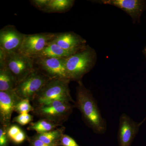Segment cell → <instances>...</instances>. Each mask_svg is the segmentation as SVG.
Returning <instances> with one entry per match:
<instances>
[{
  "instance_id": "obj_1",
  "label": "cell",
  "mask_w": 146,
  "mask_h": 146,
  "mask_svg": "<svg viewBox=\"0 0 146 146\" xmlns=\"http://www.w3.org/2000/svg\"><path fill=\"white\" fill-rule=\"evenodd\" d=\"M75 105L81 112L86 125L95 133L103 134L107 130V124L102 117L96 100L91 91L85 87L82 81L78 82Z\"/></svg>"
},
{
  "instance_id": "obj_2",
  "label": "cell",
  "mask_w": 146,
  "mask_h": 146,
  "mask_svg": "<svg viewBox=\"0 0 146 146\" xmlns=\"http://www.w3.org/2000/svg\"><path fill=\"white\" fill-rule=\"evenodd\" d=\"M97 61L96 52L87 44L83 49L65 58L68 78L70 81H82L84 76L95 67Z\"/></svg>"
},
{
  "instance_id": "obj_3",
  "label": "cell",
  "mask_w": 146,
  "mask_h": 146,
  "mask_svg": "<svg viewBox=\"0 0 146 146\" xmlns=\"http://www.w3.org/2000/svg\"><path fill=\"white\" fill-rule=\"evenodd\" d=\"M70 82L66 80L50 79L32 102L33 107L55 101L70 102L74 104L69 89Z\"/></svg>"
},
{
  "instance_id": "obj_4",
  "label": "cell",
  "mask_w": 146,
  "mask_h": 146,
  "mask_svg": "<svg viewBox=\"0 0 146 146\" xmlns=\"http://www.w3.org/2000/svg\"><path fill=\"white\" fill-rule=\"evenodd\" d=\"M5 65L16 78L18 83L23 80L35 69L32 58L18 52H1L0 65Z\"/></svg>"
},
{
  "instance_id": "obj_5",
  "label": "cell",
  "mask_w": 146,
  "mask_h": 146,
  "mask_svg": "<svg viewBox=\"0 0 146 146\" xmlns=\"http://www.w3.org/2000/svg\"><path fill=\"white\" fill-rule=\"evenodd\" d=\"M70 102L55 101L34 107L32 113L41 119L48 120L62 125L75 108Z\"/></svg>"
},
{
  "instance_id": "obj_6",
  "label": "cell",
  "mask_w": 146,
  "mask_h": 146,
  "mask_svg": "<svg viewBox=\"0 0 146 146\" xmlns=\"http://www.w3.org/2000/svg\"><path fill=\"white\" fill-rule=\"evenodd\" d=\"M50 79L35 67L34 70L29 74L18 83L15 93L21 99L32 102L37 93Z\"/></svg>"
},
{
  "instance_id": "obj_7",
  "label": "cell",
  "mask_w": 146,
  "mask_h": 146,
  "mask_svg": "<svg viewBox=\"0 0 146 146\" xmlns=\"http://www.w3.org/2000/svg\"><path fill=\"white\" fill-rule=\"evenodd\" d=\"M66 58H41L33 60L35 67L50 79L70 80L65 68Z\"/></svg>"
},
{
  "instance_id": "obj_8",
  "label": "cell",
  "mask_w": 146,
  "mask_h": 146,
  "mask_svg": "<svg viewBox=\"0 0 146 146\" xmlns=\"http://www.w3.org/2000/svg\"><path fill=\"white\" fill-rule=\"evenodd\" d=\"M56 34V33H51L25 34L18 52L32 58L42 52L50 42L52 41Z\"/></svg>"
},
{
  "instance_id": "obj_9",
  "label": "cell",
  "mask_w": 146,
  "mask_h": 146,
  "mask_svg": "<svg viewBox=\"0 0 146 146\" xmlns=\"http://www.w3.org/2000/svg\"><path fill=\"white\" fill-rule=\"evenodd\" d=\"M92 2L113 6L121 9L130 16L133 24L140 23L142 14L146 10V0H100Z\"/></svg>"
},
{
  "instance_id": "obj_10",
  "label": "cell",
  "mask_w": 146,
  "mask_h": 146,
  "mask_svg": "<svg viewBox=\"0 0 146 146\" xmlns=\"http://www.w3.org/2000/svg\"><path fill=\"white\" fill-rule=\"evenodd\" d=\"M25 35L13 25H8L0 30V49L6 52H19Z\"/></svg>"
},
{
  "instance_id": "obj_11",
  "label": "cell",
  "mask_w": 146,
  "mask_h": 146,
  "mask_svg": "<svg viewBox=\"0 0 146 146\" xmlns=\"http://www.w3.org/2000/svg\"><path fill=\"white\" fill-rule=\"evenodd\" d=\"M138 123L128 115L123 113L120 116L118 129V138L120 146H129L139 131V127L146 120Z\"/></svg>"
},
{
  "instance_id": "obj_12",
  "label": "cell",
  "mask_w": 146,
  "mask_h": 146,
  "mask_svg": "<svg viewBox=\"0 0 146 146\" xmlns=\"http://www.w3.org/2000/svg\"><path fill=\"white\" fill-rule=\"evenodd\" d=\"M52 41L63 49L74 54L87 45L86 39L72 31L56 33Z\"/></svg>"
},
{
  "instance_id": "obj_13",
  "label": "cell",
  "mask_w": 146,
  "mask_h": 146,
  "mask_svg": "<svg viewBox=\"0 0 146 146\" xmlns=\"http://www.w3.org/2000/svg\"><path fill=\"white\" fill-rule=\"evenodd\" d=\"M15 93L0 91L1 125L8 127L11 124V118L16 104L21 100Z\"/></svg>"
},
{
  "instance_id": "obj_14",
  "label": "cell",
  "mask_w": 146,
  "mask_h": 146,
  "mask_svg": "<svg viewBox=\"0 0 146 146\" xmlns=\"http://www.w3.org/2000/svg\"><path fill=\"white\" fill-rule=\"evenodd\" d=\"M74 54L66 50L52 41L43 50L32 58L33 59L41 58H66Z\"/></svg>"
},
{
  "instance_id": "obj_15",
  "label": "cell",
  "mask_w": 146,
  "mask_h": 146,
  "mask_svg": "<svg viewBox=\"0 0 146 146\" xmlns=\"http://www.w3.org/2000/svg\"><path fill=\"white\" fill-rule=\"evenodd\" d=\"M18 82L5 65H0V91L11 92L15 91Z\"/></svg>"
},
{
  "instance_id": "obj_16",
  "label": "cell",
  "mask_w": 146,
  "mask_h": 146,
  "mask_svg": "<svg viewBox=\"0 0 146 146\" xmlns=\"http://www.w3.org/2000/svg\"><path fill=\"white\" fill-rule=\"evenodd\" d=\"M74 0H49L43 11L46 13H63L70 10L74 4Z\"/></svg>"
},
{
  "instance_id": "obj_17",
  "label": "cell",
  "mask_w": 146,
  "mask_h": 146,
  "mask_svg": "<svg viewBox=\"0 0 146 146\" xmlns=\"http://www.w3.org/2000/svg\"><path fill=\"white\" fill-rule=\"evenodd\" d=\"M65 129L63 127L57 128L46 133H36L33 136L47 144L58 145V143H60V139L64 134Z\"/></svg>"
},
{
  "instance_id": "obj_18",
  "label": "cell",
  "mask_w": 146,
  "mask_h": 146,
  "mask_svg": "<svg viewBox=\"0 0 146 146\" xmlns=\"http://www.w3.org/2000/svg\"><path fill=\"white\" fill-rule=\"evenodd\" d=\"M61 125L48 120L41 119L35 122L31 123L27 129L35 131L37 133H42L54 130Z\"/></svg>"
},
{
  "instance_id": "obj_19",
  "label": "cell",
  "mask_w": 146,
  "mask_h": 146,
  "mask_svg": "<svg viewBox=\"0 0 146 146\" xmlns=\"http://www.w3.org/2000/svg\"><path fill=\"white\" fill-rule=\"evenodd\" d=\"M7 133L9 140L16 144L21 143L27 138L25 132L17 125L11 124L7 127Z\"/></svg>"
},
{
  "instance_id": "obj_20",
  "label": "cell",
  "mask_w": 146,
  "mask_h": 146,
  "mask_svg": "<svg viewBox=\"0 0 146 146\" xmlns=\"http://www.w3.org/2000/svg\"><path fill=\"white\" fill-rule=\"evenodd\" d=\"M30 102V101L29 100L27 99L21 100L19 101L16 104L14 111L19 114L33 112L34 107L32 106Z\"/></svg>"
},
{
  "instance_id": "obj_21",
  "label": "cell",
  "mask_w": 146,
  "mask_h": 146,
  "mask_svg": "<svg viewBox=\"0 0 146 146\" xmlns=\"http://www.w3.org/2000/svg\"><path fill=\"white\" fill-rule=\"evenodd\" d=\"M33 121V117L29 113H23L13 118L12 122H16L21 125H25L30 123Z\"/></svg>"
},
{
  "instance_id": "obj_22",
  "label": "cell",
  "mask_w": 146,
  "mask_h": 146,
  "mask_svg": "<svg viewBox=\"0 0 146 146\" xmlns=\"http://www.w3.org/2000/svg\"><path fill=\"white\" fill-rule=\"evenodd\" d=\"M7 127L0 126V146H7L9 138L7 133Z\"/></svg>"
},
{
  "instance_id": "obj_23",
  "label": "cell",
  "mask_w": 146,
  "mask_h": 146,
  "mask_svg": "<svg viewBox=\"0 0 146 146\" xmlns=\"http://www.w3.org/2000/svg\"><path fill=\"white\" fill-rule=\"evenodd\" d=\"M59 144L63 146H80L70 136L64 134L60 139Z\"/></svg>"
},
{
  "instance_id": "obj_24",
  "label": "cell",
  "mask_w": 146,
  "mask_h": 146,
  "mask_svg": "<svg viewBox=\"0 0 146 146\" xmlns=\"http://www.w3.org/2000/svg\"><path fill=\"white\" fill-rule=\"evenodd\" d=\"M49 0H32L30 2L37 9L43 11L46 8Z\"/></svg>"
},
{
  "instance_id": "obj_25",
  "label": "cell",
  "mask_w": 146,
  "mask_h": 146,
  "mask_svg": "<svg viewBox=\"0 0 146 146\" xmlns=\"http://www.w3.org/2000/svg\"><path fill=\"white\" fill-rule=\"evenodd\" d=\"M29 139L30 146H58L57 145H49L46 143L34 136Z\"/></svg>"
},
{
  "instance_id": "obj_26",
  "label": "cell",
  "mask_w": 146,
  "mask_h": 146,
  "mask_svg": "<svg viewBox=\"0 0 146 146\" xmlns=\"http://www.w3.org/2000/svg\"><path fill=\"white\" fill-rule=\"evenodd\" d=\"M143 53L144 55L145 56L146 58V46L145 47V48H144V49L143 50Z\"/></svg>"
}]
</instances>
